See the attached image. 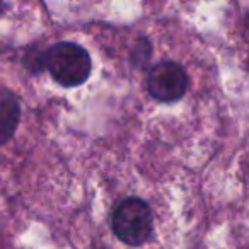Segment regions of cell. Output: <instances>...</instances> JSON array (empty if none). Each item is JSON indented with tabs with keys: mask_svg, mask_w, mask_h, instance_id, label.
<instances>
[{
	"mask_svg": "<svg viewBox=\"0 0 249 249\" xmlns=\"http://www.w3.org/2000/svg\"><path fill=\"white\" fill-rule=\"evenodd\" d=\"M45 63L52 77L63 87H77L90 75V56L80 45L62 41L46 52Z\"/></svg>",
	"mask_w": 249,
	"mask_h": 249,
	"instance_id": "6da1fadb",
	"label": "cell"
},
{
	"mask_svg": "<svg viewBox=\"0 0 249 249\" xmlns=\"http://www.w3.org/2000/svg\"><path fill=\"white\" fill-rule=\"evenodd\" d=\"M152 212L140 198L123 200L111 215V227L126 246H142L152 235Z\"/></svg>",
	"mask_w": 249,
	"mask_h": 249,
	"instance_id": "7a4b0ae2",
	"label": "cell"
},
{
	"mask_svg": "<svg viewBox=\"0 0 249 249\" xmlns=\"http://www.w3.org/2000/svg\"><path fill=\"white\" fill-rule=\"evenodd\" d=\"M147 87L154 99L160 103H174L186 94L188 75L176 62H160L150 70Z\"/></svg>",
	"mask_w": 249,
	"mask_h": 249,
	"instance_id": "3957f363",
	"label": "cell"
},
{
	"mask_svg": "<svg viewBox=\"0 0 249 249\" xmlns=\"http://www.w3.org/2000/svg\"><path fill=\"white\" fill-rule=\"evenodd\" d=\"M21 118L19 101L11 90L0 87V145L11 140Z\"/></svg>",
	"mask_w": 249,
	"mask_h": 249,
	"instance_id": "277c9868",
	"label": "cell"
}]
</instances>
